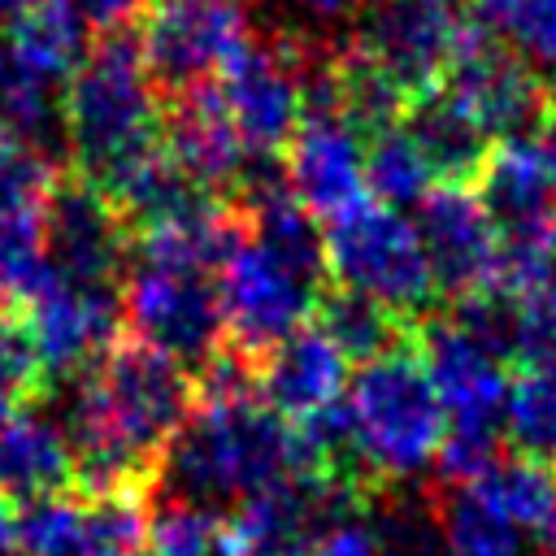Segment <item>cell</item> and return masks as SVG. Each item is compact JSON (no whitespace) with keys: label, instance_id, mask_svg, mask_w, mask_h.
Listing matches in <instances>:
<instances>
[{"label":"cell","instance_id":"ffe728a7","mask_svg":"<svg viewBox=\"0 0 556 556\" xmlns=\"http://www.w3.org/2000/svg\"><path fill=\"white\" fill-rule=\"evenodd\" d=\"M4 48L13 70L26 78L56 87L70 83V74L87 56V17L74 0H30L9 17Z\"/></svg>","mask_w":556,"mask_h":556},{"label":"cell","instance_id":"5b68a950","mask_svg":"<svg viewBox=\"0 0 556 556\" xmlns=\"http://www.w3.org/2000/svg\"><path fill=\"white\" fill-rule=\"evenodd\" d=\"M326 261L330 282L352 287L408 321L439 313L443 291L417 226L378 200H365L352 213L326 222Z\"/></svg>","mask_w":556,"mask_h":556},{"label":"cell","instance_id":"f1b7e54d","mask_svg":"<svg viewBox=\"0 0 556 556\" xmlns=\"http://www.w3.org/2000/svg\"><path fill=\"white\" fill-rule=\"evenodd\" d=\"M222 517L191 500H169L148 521V556H217Z\"/></svg>","mask_w":556,"mask_h":556},{"label":"cell","instance_id":"d590c367","mask_svg":"<svg viewBox=\"0 0 556 556\" xmlns=\"http://www.w3.org/2000/svg\"><path fill=\"white\" fill-rule=\"evenodd\" d=\"M9 70H13V61H9V48H4V39H0V96H4V83H9Z\"/></svg>","mask_w":556,"mask_h":556},{"label":"cell","instance_id":"ac0fdd59","mask_svg":"<svg viewBox=\"0 0 556 556\" xmlns=\"http://www.w3.org/2000/svg\"><path fill=\"white\" fill-rule=\"evenodd\" d=\"M348 382V356L308 321L256 361V391L282 421H304L339 404Z\"/></svg>","mask_w":556,"mask_h":556},{"label":"cell","instance_id":"4dcf8cb0","mask_svg":"<svg viewBox=\"0 0 556 556\" xmlns=\"http://www.w3.org/2000/svg\"><path fill=\"white\" fill-rule=\"evenodd\" d=\"M313 556H378V547H374V530L361 526V521H343V526H334V530L317 543Z\"/></svg>","mask_w":556,"mask_h":556},{"label":"cell","instance_id":"8992f818","mask_svg":"<svg viewBox=\"0 0 556 556\" xmlns=\"http://www.w3.org/2000/svg\"><path fill=\"white\" fill-rule=\"evenodd\" d=\"M122 321L143 343L191 365V374L230 343L217 269L191 261L130 256L122 278Z\"/></svg>","mask_w":556,"mask_h":556},{"label":"cell","instance_id":"cb8c5ba5","mask_svg":"<svg viewBox=\"0 0 556 556\" xmlns=\"http://www.w3.org/2000/svg\"><path fill=\"white\" fill-rule=\"evenodd\" d=\"M443 556H521V530L491 508L473 486L443 482L430 495Z\"/></svg>","mask_w":556,"mask_h":556},{"label":"cell","instance_id":"6da1fadb","mask_svg":"<svg viewBox=\"0 0 556 556\" xmlns=\"http://www.w3.org/2000/svg\"><path fill=\"white\" fill-rule=\"evenodd\" d=\"M195 413V378L169 352L122 330L117 343L74 378L65 434L83 491L152 495L165 460Z\"/></svg>","mask_w":556,"mask_h":556},{"label":"cell","instance_id":"9c48e42d","mask_svg":"<svg viewBox=\"0 0 556 556\" xmlns=\"http://www.w3.org/2000/svg\"><path fill=\"white\" fill-rule=\"evenodd\" d=\"M465 22L460 0H369L348 43L413 104L439 91Z\"/></svg>","mask_w":556,"mask_h":556},{"label":"cell","instance_id":"7a4b0ae2","mask_svg":"<svg viewBox=\"0 0 556 556\" xmlns=\"http://www.w3.org/2000/svg\"><path fill=\"white\" fill-rule=\"evenodd\" d=\"M165 96L156 91L139 30L100 35L61 91V130L74 169L104 187L161 143Z\"/></svg>","mask_w":556,"mask_h":556},{"label":"cell","instance_id":"74e56055","mask_svg":"<svg viewBox=\"0 0 556 556\" xmlns=\"http://www.w3.org/2000/svg\"><path fill=\"white\" fill-rule=\"evenodd\" d=\"M547 547H552V556H556V530H552V534H547Z\"/></svg>","mask_w":556,"mask_h":556},{"label":"cell","instance_id":"7402d4cb","mask_svg":"<svg viewBox=\"0 0 556 556\" xmlns=\"http://www.w3.org/2000/svg\"><path fill=\"white\" fill-rule=\"evenodd\" d=\"M313 326L361 369V365H369L374 356H382V352L408 343L417 321L391 313L387 304H378V300H369V295H361V291H352V287L330 282V287L317 295Z\"/></svg>","mask_w":556,"mask_h":556},{"label":"cell","instance_id":"603a6c76","mask_svg":"<svg viewBox=\"0 0 556 556\" xmlns=\"http://www.w3.org/2000/svg\"><path fill=\"white\" fill-rule=\"evenodd\" d=\"M473 491L500 508L517 530H534V534H552L556 530V465L521 456V452H504L478 482Z\"/></svg>","mask_w":556,"mask_h":556},{"label":"cell","instance_id":"484cf974","mask_svg":"<svg viewBox=\"0 0 556 556\" xmlns=\"http://www.w3.org/2000/svg\"><path fill=\"white\" fill-rule=\"evenodd\" d=\"M504 434L513 452L556 465V369H517L504 400Z\"/></svg>","mask_w":556,"mask_h":556},{"label":"cell","instance_id":"2e32d148","mask_svg":"<svg viewBox=\"0 0 556 556\" xmlns=\"http://www.w3.org/2000/svg\"><path fill=\"white\" fill-rule=\"evenodd\" d=\"M282 169L300 204L317 222H334L369 200L365 187V139L339 113H304Z\"/></svg>","mask_w":556,"mask_h":556},{"label":"cell","instance_id":"d6a6232c","mask_svg":"<svg viewBox=\"0 0 556 556\" xmlns=\"http://www.w3.org/2000/svg\"><path fill=\"white\" fill-rule=\"evenodd\" d=\"M17 517L22 513H13V500L0 491V556H9L17 547Z\"/></svg>","mask_w":556,"mask_h":556},{"label":"cell","instance_id":"e0dca14e","mask_svg":"<svg viewBox=\"0 0 556 556\" xmlns=\"http://www.w3.org/2000/svg\"><path fill=\"white\" fill-rule=\"evenodd\" d=\"M161 148L169 152V161L195 178L204 191H213L217 200H230L243 169H248V148L226 113V100L217 91V83H204L195 91H182L174 100H165V117H161Z\"/></svg>","mask_w":556,"mask_h":556},{"label":"cell","instance_id":"8d00e7d4","mask_svg":"<svg viewBox=\"0 0 556 556\" xmlns=\"http://www.w3.org/2000/svg\"><path fill=\"white\" fill-rule=\"evenodd\" d=\"M26 4H30V0H0V13H4V17H13V13H17V9H26Z\"/></svg>","mask_w":556,"mask_h":556},{"label":"cell","instance_id":"f546056e","mask_svg":"<svg viewBox=\"0 0 556 556\" xmlns=\"http://www.w3.org/2000/svg\"><path fill=\"white\" fill-rule=\"evenodd\" d=\"M83 9V17L100 30V35H117V30H139V22L148 17L152 0H74Z\"/></svg>","mask_w":556,"mask_h":556},{"label":"cell","instance_id":"7c38bea8","mask_svg":"<svg viewBox=\"0 0 556 556\" xmlns=\"http://www.w3.org/2000/svg\"><path fill=\"white\" fill-rule=\"evenodd\" d=\"M413 343L430 369V382L443 400L447 430L465 434H500L504 400H508V361L491 352L478 334H469L447 308L417 321Z\"/></svg>","mask_w":556,"mask_h":556},{"label":"cell","instance_id":"83f0119b","mask_svg":"<svg viewBox=\"0 0 556 556\" xmlns=\"http://www.w3.org/2000/svg\"><path fill=\"white\" fill-rule=\"evenodd\" d=\"M465 9L526 61L556 70V0H465Z\"/></svg>","mask_w":556,"mask_h":556},{"label":"cell","instance_id":"277c9868","mask_svg":"<svg viewBox=\"0 0 556 556\" xmlns=\"http://www.w3.org/2000/svg\"><path fill=\"white\" fill-rule=\"evenodd\" d=\"M348 413L361 452L382 482L426 469L447 434L443 400L413 339L356 369V382L348 391Z\"/></svg>","mask_w":556,"mask_h":556},{"label":"cell","instance_id":"f35d334b","mask_svg":"<svg viewBox=\"0 0 556 556\" xmlns=\"http://www.w3.org/2000/svg\"><path fill=\"white\" fill-rule=\"evenodd\" d=\"M217 556H222V552H217Z\"/></svg>","mask_w":556,"mask_h":556},{"label":"cell","instance_id":"9a60e30c","mask_svg":"<svg viewBox=\"0 0 556 556\" xmlns=\"http://www.w3.org/2000/svg\"><path fill=\"white\" fill-rule=\"evenodd\" d=\"M417 235L447 304L495 291L500 282V235L473 187L439 182L417 204Z\"/></svg>","mask_w":556,"mask_h":556},{"label":"cell","instance_id":"4316f807","mask_svg":"<svg viewBox=\"0 0 556 556\" xmlns=\"http://www.w3.org/2000/svg\"><path fill=\"white\" fill-rule=\"evenodd\" d=\"M500 295L508 300V365L556 369V278Z\"/></svg>","mask_w":556,"mask_h":556},{"label":"cell","instance_id":"52a82bcc","mask_svg":"<svg viewBox=\"0 0 556 556\" xmlns=\"http://www.w3.org/2000/svg\"><path fill=\"white\" fill-rule=\"evenodd\" d=\"M252 39L243 0H156L139 22V48L165 100L217 83Z\"/></svg>","mask_w":556,"mask_h":556},{"label":"cell","instance_id":"3957f363","mask_svg":"<svg viewBox=\"0 0 556 556\" xmlns=\"http://www.w3.org/2000/svg\"><path fill=\"white\" fill-rule=\"evenodd\" d=\"M300 473L295 430L282 421L261 395L204 400L182 426L165 478L178 486V500L213 504V500H248L265 486H278Z\"/></svg>","mask_w":556,"mask_h":556},{"label":"cell","instance_id":"30bf717a","mask_svg":"<svg viewBox=\"0 0 556 556\" xmlns=\"http://www.w3.org/2000/svg\"><path fill=\"white\" fill-rule=\"evenodd\" d=\"M443 96H452L491 143L504 139H530L547 126V91L543 78L530 70V61L508 48L500 35H491L478 17L465 22V35L452 52V65L439 83Z\"/></svg>","mask_w":556,"mask_h":556},{"label":"cell","instance_id":"4fadbf2b","mask_svg":"<svg viewBox=\"0 0 556 556\" xmlns=\"http://www.w3.org/2000/svg\"><path fill=\"white\" fill-rule=\"evenodd\" d=\"M35 348L43 356L48 382L83 378L126 330L122 321V287H96L65 274H48L43 287L22 304Z\"/></svg>","mask_w":556,"mask_h":556},{"label":"cell","instance_id":"8fae6325","mask_svg":"<svg viewBox=\"0 0 556 556\" xmlns=\"http://www.w3.org/2000/svg\"><path fill=\"white\" fill-rule=\"evenodd\" d=\"M222 304H226V339L235 352L261 361L274 343L295 334L313 321L317 287L295 278L287 265H278L248 230L222 261Z\"/></svg>","mask_w":556,"mask_h":556},{"label":"cell","instance_id":"44dd1931","mask_svg":"<svg viewBox=\"0 0 556 556\" xmlns=\"http://www.w3.org/2000/svg\"><path fill=\"white\" fill-rule=\"evenodd\" d=\"M404 130L421 148L434 182H456V187H473L491 148H495L486 139V130L443 91H430V96L413 100L404 109Z\"/></svg>","mask_w":556,"mask_h":556},{"label":"cell","instance_id":"836d02e7","mask_svg":"<svg viewBox=\"0 0 556 556\" xmlns=\"http://www.w3.org/2000/svg\"><path fill=\"white\" fill-rule=\"evenodd\" d=\"M543 130H547L543 135V152H547V165H552V178H556V122H547Z\"/></svg>","mask_w":556,"mask_h":556},{"label":"cell","instance_id":"ba28073f","mask_svg":"<svg viewBox=\"0 0 556 556\" xmlns=\"http://www.w3.org/2000/svg\"><path fill=\"white\" fill-rule=\"evenodd\" d=\"M313 35H269L252 39L217 78L226 113L248 148V156H282L304 122V65Z\"/></svg>","mask_w":556,"mask_h":556},{"label":"cell","instance_id":"5bb4252c","mask_svg":"<svg viewBox=\"0 0 556 556\" xmlns=\"http://www.w3.org/2000/svg\"><path fill=\"white\" fill-rule=\"evenodd\" d=\"M130 248L135 239L109 195L78 169H61L48 200V265L78 282L122 287Z\"/></svg>","mask_w":556,"mask_h":556},{"label":"cell","instance_id":"d6986e66","mask_svg":"<svg viewBox=\"0 0 556 556\" xmlns=\"http://www.w3.org/2000/svg\"><path fill=\"white\" fill-rule=\"evenodd\" d=\"M78 486V460L61 421L22 408L0 426V491L9 500H52Z\"/></svg>","mask_w":556,"mask_h":556},{"label":"cell","instance_id":"d4e9b609","mask_svg":"<svg viewBox=\"0 0 556 556\" xmlns=\"http://www.w3.org/2000/svg\"><path fill=\"white\" fill-rule=\"evenodd\" d=\"M365 187H369V200H378L387 208L421 204L439 187L421 148L404 130V122L365 135Z\"/></svg>","mask_w":556,"mask_h":556},{"label":"cell","instance_id":"e575fe53","mask_svg":"<svg viewBox=\"0 0 556 556\" xmlns=\"http://www.w3.org/2000/svg\"><path fill=\"white\" fill-rule=\"evenodd\" d=\"M543 91H547V122H556V70L543 78Z\"/></svg>","mask_w":556,"mask_h":556},{"label":"cell","instance_id":"1f68e13d","mask_svg":"<svg viewBox=\"0 0 556 556\" xmlns=\"http://www.w3.org/2000/svg\"><path fill=\"white\" fill-rule=\"evenodd\" d=\"M317 22H334V17H348V13H361L369 0H300Z\"/></svg>","mask_w":556,"mask_h":556}]
</instances>
